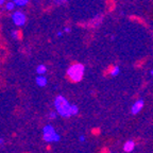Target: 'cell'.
<instances>
[{
  "mask_svg": "<svg viewBox=\"0 0 153 153\" xmlns=\"http://www.w3.org/2000/svg\"><path fill=\"white\" fill-rule=\"evenodd\" d=\"M54 106L56 110L57 114H60L62 117L64 118H69L72 116L71 114V104L68 102L64 96L60 95L56 96L54 99Z\"/></svg>",
  "mask_w": 153,
  "mask_h": 153,
  "instance_id": "1",
  "label": "cell"
},
{
  "mask_svg": "<svg viewBox=\"0 0 153 153\" xmlns=\"http://www.w3.org/2000/svg\"><path fill=\"white\" fill-rule=\"evenodd\" d=\"M84 71H85V67L84 65L76 63L74 64L67 69V76H69V79L72 82H80L83 79Z\"/></svg>",
  "mask_w": 153,
  "mask_h": 153,
  "instance_id": "2",
  "label": "cell"
},
{
  "mask_svg": "<svg viewBox=\"0 0 153 153\" xmlns=\"http://www.w3.org/2000/svg\"><path fill=\"white\" fill-rule=\"evenodd\" d=\"M43 138L46 143H56L60 140V135L51 124H47L43 129Z\"/></svg>",
  "mask_w": 153,
  "mask_h": 153,
  "instance_id": "3",
  "label": "cell"
},
{
  "mask_svg": "<svg viewBox=\"0 0 153 153\" xmlns=\"http://www.w3.org/2000/svg\"><path fill=\"white\" fill-rule=\"evenodd\" d=\"M27 20V16L22 11H15L12 14V22L16 27H22L25 26Z\"/></svg>",
  "mask_w": 153,
  "mask_h": 153,
  "instance_id": "4",
  "label": "cell"
},
{
  "mask_svg": "<svg viewBox=\"0 0 153 153\" xmlns=\"http://www.w3.org/2000/svg\"><path fill=\"white\" fill-rule=\"evenodd\" d=\"M143 103H145V102H143V99H139V100L135 101V103L132 105V108H131V113H132V114H133V115L138 114V113L143 110Z\"/></svg>",
  "mask_w": 153,
  "mask_h": 153,
  "instance_id": "5",
  "label": "cell"
},
{
  "mask_svg": "<svg viewBox=\"0 0 153 153\" xmlns=\"http://www.w3.org/2000/svg\"><path fill=\"white\" fill-rule=\"evenodd\" d=\"M36 84H37L39 87H45L47 85V78H46L44 74H38V76L36 78Z\"/></svg>",
  "mask_w": 153,
  "mask_h": 153,
  "instance_id": "6",
  "label": "cell"
},
{
  "mask_svg": "<svg viewBox=\"0 0 153 153\" xmlns=\"http://www.w3.org/2000/svg\"><path fill=\"white\" fill-rule=\"evenodd\" d=\"M134 148H135V143H134L133 140H128L127 143L123 145V151L127 153L132 152V151L134 150Z\"/></svg>",
  "mask_w": 153,
  "mask_h": 153,
  "instance_id": "7",
  "label": "cell"
},
{
  "mask_svg": "<svg viewBox=\"0 0 153 153\" xmlns=\"http://www.w3.org/2000/svg\"><path fill=\"white\" fill-rule=\"evenodd\" d=\"M30 0H13V2L15 3L16 7H26L27 4L29 3Z\"/></svg>",
  "mask_w": 153,
  "mask_h": 153,
  "instance_id": "8",
  "label": "cell"
},
{
  "mask_svg": "<svg viewBox=\"0 0 153 153\" xmlns=\"http://www.w3.org/2000/svg\"><path fill=\"white\" fill-rule=\"evenodd\" d=\"M46 71H47V67H46L45 65L41 64L36 67V72H37L38 74H45Z\"/></svg>",
  "mask_w": 153,
  "mask_h": 153,
  "instance_id": "9",
  "label": "cell"
},
{
  "mask_svg": "<svg viewBox=\"0 0 153 153\" xmlns=\"http://www.w3.org/2000/svg\"><path fill=\"white\" fill-rule=\"evenodd\" d=\"M20 35H22V33H20L19 30H12L11 31V36L14 39H20Z\"/></svg>",
  "mask_w": 153,
  "mask_h": 153,
  "instance_id": "10",
  "label": "cell"
},
{
  "mask_svg": "<svg viewBox=\"0 0 153 153\" xmlns=\"http://www.w3.org/2000/svg\"><path fill=\"white\" fill-rule=\"evenodd\" d=\"M15 3L13 2V1H10V2H5V9H7V11H14L15 9Z\"/></svg>",
  "mask_w": 153,
  "mask_h": 153,
  "instance_id": "11",
  "label": "cell"
},
{
  "mask_svg": "<svg viewBox=\"0 0 153 153\" xmlns=\"http://www.w3.org/2000/svg\"><path fill=\"white\" fill-rule=\"evenodd\" d=\"M119 72H120L119 67H118V66H114L112 68V70H111V76H118V74H119Z\"/></svg>",
  "mask_w": 153,
  "mask_h": 153,
  "instance_id": "12",
  "label": "cell"
},
{
  "mask_svg": "<svg viewBox=\"0 0 153 153\" xmlns=\"http://www.w3.org/2000/svg\"><path fill=\"white\" fill-rule=\"evenodd\" d=\"M78 113H79V108H78L76 104H71V114H72V116H74V115H76Z\"/></svg>",
  "mask_w": 153,
  "mask_h": 153,
  "instance_id": "13",
  "label": "cell"
},
{
  "mask_svg": "<svg viewBox=\"0 0 153 153\" xmlns=\"http://www.w3.org/2000/svg\"><path fill=\"white\" fill-rule=\"evenodd\" d=\"M68 0H54V2L56 3V4H62V3L64 2H67Z\"/></svg>",
  "mask_w": 153,
  "mask_h": 153,
  "instance_id": "14",
  "label": "cell"
},
{
  "mask_svg": "<svg viewBox=\"0 0 153 153\" xmlns=\"http://www.w3.org/2000/svg\"><path fill=\"white\" fill-rule=\"evenodd\" d=\"M55 117H56V114H55V113H50V115H49V118H50V119L55 118Z\"/></svg>",
  "mask_w": 153,
  "mask_h": 153,
  "instance_id": "15",
  "label": "cell"
},
{
  "mask_svg": "<svg viewBox=\"0 0 153 153\" xmlns=\"http://www.w3.org/2000/svg\"><path fill=\"white\" fill-rule=\"evenodd\" d=\"M70 31H71V30H70V28H68V27H66V28L64 29V32H66V33H69Z\"/></svg>",
  "mask_w": 153,
  "mask_h": 153,
  "instance_id": "16",
  "label": "cell"
},
{
  "mask_svg": "<svg viewBox=\"0 0 153 153\" xmlns=\"http://www.w3.org/2000/svg\"><path fill=\"white\" fill-rule=\"evenodd\" d=\"M3 143H4V139L1 138V137H0V146H2Z\"/></svg>",
  "mask_w": 153,
  "mask_h": 153,
  "instance_id": "17",
  "label": "cell"
},
{
  "mask_svg": "<svg viewBox=\"0 0 153 153\" xmlns=\"http://www.w3.org/2000/svg\"><path fill=\"white\" fill-rule=\"evenodd\" d=\"M5 3V0H0V5H2Z\"/></svg>",
  "mask_w": 153,
  "mask_h": 153,
  "instance_id": "18",
  "label": "cell"
},
{
  "mask_svg": "<svg viewBox=\"0 0 153 153\" xmlns=\"http://www.w3.org/2000/svg\"><path fill=\"white\" fill-rule=\"evenodd\" d=\"M84 139H85V138H84L83 135H82V136H80V141H84Z\"/></svg>",
  "mask_w": 153,
  "mask_h": 153,
  "instance_id": "19",
  "label": "cell"
},
{
  "mask_svg": "<svg viewBox=\"0 0 153 153\" xmlns=\"http://www.w3.org/2000/svg\"><path fill=\"white\" fill-rule=\"evenodd\" d=\"M57 36H62V32H57Z\"/></svg>",
  "mask_w": 153,
  "mask_h": 153,
  "instance_id": "20",
  "label": "cell"
},
{
  "mask_svg": "<svg viewBox=\"0 0 153 153\" xmlns=\"http://www.w3.org/2000/svg\"><path fill=\"white\" fill-rule=\"evenodd\" d=\"M150 74H151V76H153V70H151V72H150Z\"/></svg>",
  "mask_w": 153,
  "mask_h": 153,
  "instance_id": "21",
  "label": "cell"
}]
</instances>
